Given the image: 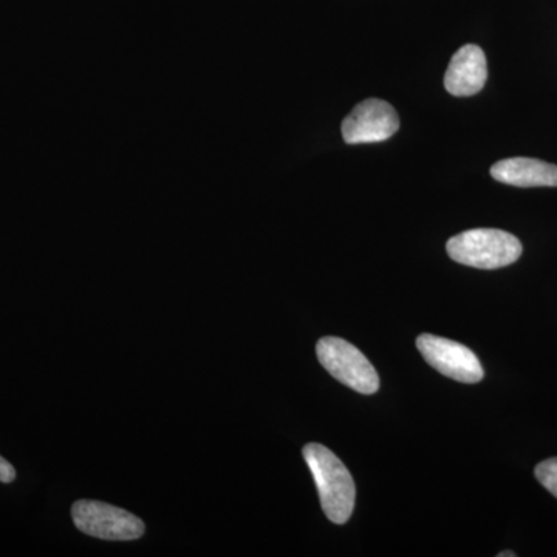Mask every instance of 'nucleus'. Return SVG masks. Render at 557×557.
Instances as JSON below:
<instances>
[{
    "label": "nucleus",
    "instance_id": "f257e3e1",
    "mask_svg": "<svg viewBox=\"0 0 557 557\" xmlns=\"http://www.w3.org/2000/svg\"><path fill=\"white\" fill-rule=\"evenodd\" d=\"M302 454L317 483L325 516L336 525H344L351 518L357 498V486L346 465L319 443H309Z\"/></svg>",
    "mask_w": 557,
    "mask_h": 557
},
{
    "label": "nucleus",
    "instance_id": "f03ea898",
    "mask_svg": "<svg viewBox=\"0 0 557 557\" xmlns=\"http://www.w3.org/2000/svg\"><path fill=\"white\" fill-rule=\"evenodd\" d=\"M449 258L479 270H497L518 262L522 244L507 231L478 228L454 236L448 245Z\"/></svg>",
    "mask_w": 557,
    "mask_h": 557
},
{
    "label": "nucleus",
    "instance_id": "7ed1b4c3",
    "mask_svg": "<svg viewBox=\"0 0 557 557\" xmlns=\"http://www.w3.org/2000/svg\"><path fill=\"white\" fill-rule=\"evenodd\" d=\"M317 354L322 368L339 383L364 395H372L379 391V373L354 344L327 336L319 339Z\"/></svg>",
    "mask_w": 557,
    "mask_h": 557
},
{
    "label": "nucleus",
    "instance_id": "20e7f679",
    "mask_svg": "<svg viewBox=\"0 0 557 557\" xmlns=\"http://www.w3.org/2000/svg\"><path fill=\"white\" fill-rule=\"evenodd\" d=\"M72 519L84 534L102 541H137L146 531L138 516L98 500L75 502Z\"/></svg>",
    "mask_w": 557,
    "mask_h": 557
},
{
    "label": "nucleus",
    "instance_id": "39448f33",
    "mask_svg": "<svg viewBox=\"0 0 557 557\" xmlns=\"http://www.w3.org/2000/svg\"><path fill=\"white\" fill-rule=\"evenodd\" d=\"M417 347L431 368L458 383H479L485 375L478 355L457 341L440 338L426 333L418 336Z\"/></svg>",
    "mask_w": 557,
    "mask_h": 557
},
{
    "label": "nucleus",
    "instance_id": "423d86ee",
    "mask_svg": "<svg viewBox=\"0 0 557 557\" xmlns=\"http://www.w3.org/2000/svg\"><path fill=\"white\" fill-rule=\"evenodd\" d=\"M399 120L388 102L370 98L359 102L344 119L343 138L347 145L386 141L397 134Z\"/></svg>",
    "mask_w": 557,
    "mask_h": 557
},
{
    "label": "nucleus",
    "instance_id": "0eeeda50",
    "mask_svg": "<svg viewBox=\"0 0 557 557\" xmlns=\"http://www.w3.org/2000/svg\"><path fill=\"white\" fill-rule=\"evenodd\" d=\"M486 79L485 53L479 46L468 44L454 53L446 70L445 87L454 97H472L485 87Z\"/></svg>",
    "mask_w": 557,
    "mask_h": 557
},
{
    "label": "nucleus",
    "instance_id": "6e6552de",
    "mask_svg": "<svg viewBox=\"0 0 557 557\" xmlns=\"http://www.w3.org/2000/svg\"><path fill=\"white\" fill-rule=\"evenodd\" d=\"M491 175L505 185L519 188H539V186H557V166L536 159H507L497 161L491 168Z\"/></svg>",
    "mask_w": 557,
    "mask_h": 557
},
{
    "label": "nucleus",
    "instance_id": "1a4fd4ad",
    "mask_svg": "<svg viewBox=\"0 0 557 557\" xmlns=\"http://www.w3.org/2000/svg\"><path fill=\"white\" fill-rule=\"evenodd\" d=\"M536 479L541 485L557 498V457L548 458L536 467Z\"/></svg>",
    "mask_w": 557,
    "mask_h": 557
},
{
    "label": "nucleus",
    "instance_id": "9d476101",
    "mask_svg": "<svg viewBox=\"0 0 557 557\" xmlns=\"http://www.w3.org/2000/svg\"><path fill=\"white\" fill-rule=\"evenodd\" d=\"M16 479V469L9 460L0 456V483H11Z\"/></svg>",
    "mask_w": 557,
    "mask_h": 557
},
{
    "label": "nucleus",
    "instance_id": "9b49d317",
    "mask_svg": "<svg viewBox=\"0 0 557 557\" xmlns=\"http://www.w3.org/2000/svg\"><path fill=\"white\" fill-rule=\"evenodd\" d=\"M516 556V553H512V552H505V553H500V555H498V557H515Z\"/></svg>",
    "mask_w": 557,
    "mask_h": 557
}]
</instances>
